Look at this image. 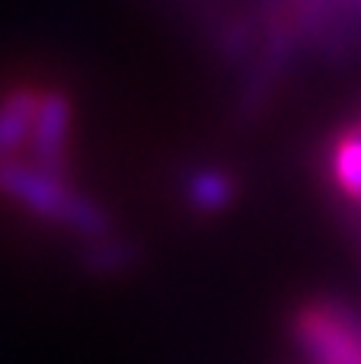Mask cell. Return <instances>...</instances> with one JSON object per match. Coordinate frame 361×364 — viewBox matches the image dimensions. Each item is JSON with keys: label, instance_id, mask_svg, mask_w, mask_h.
<instances>
[{"label": "cell", "instance_id": "1", "mask_svg": "<svg viewBox=\"0 0 361 364\" xmlns=\"http://www.w3.org/2000/svg\"><path fill=\"white\" fill-rule=\"evenodd\" d=\"M0 192L6 198L19 201L23 208H29L32 214L55 220V224L68 227L74 233L93 240L109 237V214L96 201L74 192L61 173L45 170V166L32 164L26 157L0 160Z\"/></svg>", "mask_w": 361, "mask_h": 364}, {"label": "cell", "instance_id": "2", "mask_svg": "<svg viewBox=\"0 0 361 364\" xmlns=\"http://www.w3.org/2000/svg\"><path fill=\"white\" fill-rule=\"evenodd\" d=\"M294 336L313 364H361V316L336 301L301 307Z\"/></svg>", "mask_w": 361, "mask_h": 364}, {"label": "cell", "instance_id": "3", "mask_svg": "<svg viewBox=\"0 0 361 364\" xmlns=\"http://www.w3.org/2000/svg\"><path fill=\"white\" fill-rule=\"evenodd\" d=\"M70 125H74V106H70L68 93H61V90H42L26 160L45 166V170L61 173L64 157H68Z\"/></svg>", "mask_w": 361, "mask_h": 364}, {"label": "cell", "instance_id": "4", "mask_svg": "<svg viewBox=\"0 0 361 364\" xmlns=\"http://www.w3.org/2000/svg\"><path fill=\"white\" fill-rule=\"evenodd\" d=\"M38 96L42 90L13 87L0 100V160L26 157L32 141V125L38 112Z\"/></svg>", "mask_w": 361, "mask_h": 364}, {"label": "cell", "instance_id": "5", "mask_svg": "<svg viewBox=\"0 0 361 364\" xmlns=\"http://www.w3.org/2000/svg\"><path fill=\"white\" fill-rule=\"evenodd\" d=\"M330 179L345 201L361 205V125L345 128L330 144Z\"/></svg>", "mask_w": 361, "mask_h": 364}, {"label": "cell", "instance_id": "6", "mask_svg": "<svg viewBox=\"0 0 361 364\" xmlns=\"http://www.w3.org/2000/svg\"><path fill=\"white\" fill-rule=\"evenodd\" d=\"M234 198V182L217 170H198L189 176V201L202 211H217Z\"/></svg>", "mask_w": 361, "mask_h": 364}]
</instances>
